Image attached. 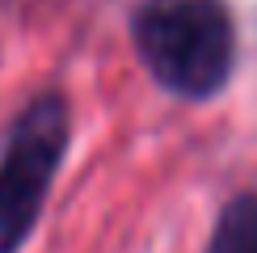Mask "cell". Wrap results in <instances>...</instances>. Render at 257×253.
I'll list each match as a JSON object with an SVG mask.
<instances>
[{
  "label": "cell",
  "instance_id": "6da1fadb",
  "mask_svg": "<svg viewBox=\"0 0 257 253\" xmlns=\"http://www.w3.org/2000/svg\"><path fill=\"white\" fill-rule=\"evenodd\" d=\"M131 34L144 68L190 101L215 97L236 63V30L223 0H144Z\"/></svg>",
  "mask_w": 257,
  "mask_h": 253
},
{
  "label": "cell",
  "instance_id": "7a4b0ae2",
  "mask_svg": "<svg viewBox=\"0 0 257 253\" xmlns=\"http://www.w3.org/2000/svg\"><path fill=\"white\" fill-rule=\"evenodd\" d=\"M68 105L59 93L30 101L0 152V253H17L34 232L68 152Z\"/></svg>",
  "mask_w": 257,
  "mask_h": 253
},
{
  "label": "cell",
  "instance_id": "3957f363",
  "mask_svg": "<svg viewBox=\"0 0 257 253\" xmlns=\"http://www.w3.org/2000/svg\"><path fill=\"white\" fill-rule=\"evenodd\" d=\"M207 253H257V194H236L219 211Z\"/></svg>",
  "mask_w": 257,
  "mask_h": 253
}]
</instances>
